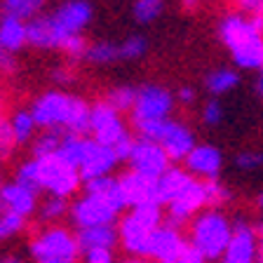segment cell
I'll return each instance as SVG.
<instances>
[{"label":"cell","mask_w":263,"mask_h":263,"mask_svg":"<svg viewBox=\"0 0 263 263\" xmlns=\"http://www.w3.org/2000/svg\"><path fill=\"white\" fill-rule=\"evenodd\" d=\"M219 38L240 68L263 71V33L254 28L249 16L230 12L219 24Z\"/></svg>","instance_id":"1"},{"label":"cell","mask_w":263,"mask_h":263,"mask_svg":"<svg viewBox=\"0 0 263 263\" xmlns=\"http://www.w3.org/2000/svg\"><path fill=\"white\" fill-rule=\"evenodd\" d=\"M162 223V204L151 202L141 207H132L120 221V245L134 258H148V245L153 233Z\"/></svg>","instance_id":"2"},{"label":"cell","mask_w":263,"mask_h":263,"mask_svg":"<svg viewBox=\"0 0 263 263\" xmlns=\"http://www.w3.org/2000/svg\"><path fill=\"white\" fill-rule=\"evenodd\" d=\"M233 240V223L228 216L216 209L200 214L191 226V247L204 256V261H216L223 258Z\"/></svg>","instance_id":"3"},{"label":"cell","mask_w":263,"mask_h":263,"mask_svg":"<svg viewBox=\"0 0 263 263\" xmlns=\"http://www.w3.org/2000/svg\"><path fill=\"white\" fill-rule=\"evenodd\" d=\"M92 139L101 146L113 148L118 160H129L137 139L127 132L120 113L108 101H97L92 106Z\"/></svg>","instance_id":"4"},{"label":"cell","mask_w":263,"mask_h":263,"mask_svg":"<svg viewBox=\"0 0 263 263\" xmlns=\"http://www.w3.org/2000/svg\"><path fill=\"white\" fill-rule=\"evenodd\" d=\"M31 256L35 263H78L80 245L71 230L52 226L33 237Z\"/></svg>","instance_id":"5"},{"label":"cell","mask_w":263,"mask_h":263,"mask_svg":"<svg viewBox=\"0 0 263 263\" xmlns=\"http://www.w3.org/2000/svg\"><path fill=\"white\" fill-rule=\"evenodd\" d=\"M38 164V176L40 186L49 193L52 197H68L80 188V170H76L73 164H68L59 155H45V158H33Z\"/></svg>","instance_id":"6"},{"label":"cell","mask_w":263,"mask_h":263,"mask_svg":"<svg viewBox=\"0 0 263 263\" xmlns=\"http://www.w3.org/2000/svg\"><path fill=\"white\" fill-rule=\"evenodd\" d=\"M172 108H174V97L170 89L160 85H143L137 92V104L132 108V125L170 120Z\"/></svg>","instance_id":"7"},{"label":"cell","mask_w":263,"mask_h":263,"mask_svg":"<svg viewBox=\"0 0 263 263\" xmlns=\"http://www.w3.org/2000/svg\"><path fill=\"white\" fill-rule=\"evenodd\" d=\"M71 106H73V97L64 92H45L43 97L35 99L31 113L35 118V125L47 129H61L66 132V122L71 115Z\"/></svg>","instance_id":"8"},{"label":"cell","mask_w":263,"mask_h":263,"mask_svg":"<svg viewBox=\"0 0 263 263\" xmlns=\"http://www.w3.org/2000/svg\"><path fill=\"white\" fill-rule=\"evenodd\" d=\"M129 170L139 172V174H146L151 179H160L162 174H167L172 167V160L167 158V153L162 151V146L155 141H148V139H137L134 143V151L129 155Z\"/></svg>","instance_id":"9"},{"label":"cell","mask_w":263,"mask_h":263,"mask_svg":"<svg viewBox=\"0 0 263 263\" xmlns=\"http://www.w3.org/2000/svg\"><path fill=\"white\" fill-rule=\"evenodd\" d=\"M221 263H258V233L252 223L245 219L233 223V240Z\"/></svg>","instance_id":"10"},{"label":"cell","mask_w":263,"mask_h":263,"mask_svg":"<svg viewBox=\"0 0 263 263\" xmlns=\"http://www.w3.org/2000/svg\"><path fill=\"white\" fill-rule=\"evenodd\" d=\"M209 204L207 197V188H204V181H193L186 191L176 197L174 202L167 207V226L172 228H181L183 223L193 219V214L200 212V209Z\"/></svg>","instance_id":"11"},{"label":"cell","mask_w":263,"mask_h":263,"mask_svg":"<svg viewBox=\"0 0 263 263\" xmlns=\"http://www.w3.org/2000/svg\"><path fill=\"white\" fill-rule=\"evenodd\" d=\"M118 219V212L110 209L104 200L94 195H85L71 204V221L80 228H92V226H113Z\"/></svg>","instance_id":"12"},{"label":"cell","mask_w":263,"mask_h":263,"mask_svg":"<svg viewBox=\"0 0 263 263\" xmlns=\"http://www.w3.org/2000/svg\"><path fill=\"white\" fill-rule=\"evenodd\" d=\"M188 247H191V242H186V237L179 233V228H172V226L164 223L151 237L148 258H155L158 263H172L186 252Z\"/></svg>","instance_id":"13"},{"label":"cell","mask_w":263,"mask_h":263,"mask_svg":"<svg viewBox=\"0 0 263 263\" xmlns=\"http://www.w3.org/2000/svg\"><path fill=\"white\" fill-rule=\"evenodd\" d=\"M120 160L113 153V148L101 146L94 139H87L85 155H82V162H80V176L85 183L92 179H99V176H110V172H113V167Z\"/></svg>","instance_id":"14"},{"label":"cell","mask_w":263,"mask_h":263,"mask_svg":"<svg viewBox=\"0 0 263 263\" xmlns=\"http://www.w3.org/2000/svg\"><path fill=\"white\" fill-rule=\"evenodd\" d=\"M158 143L162 146V151L167 153V158L172 162H179V160H186L193 153V148L197 146L193 132L188 129L183 122L179 120H167L160 132Z\"/></svg>","instance_id":"15"},{"label":"cell","mask_w":263,"mask_h":263,"mask_svg":"<svg viewBox=\"0 0 263 263\" xmlns=\"http://www.w3.org/2000/svg\"><path fill=\"white\" fill-rule=\"evenodd\" d=\"M52 19H54L57 28L61 31L64 38L80 35V31L92 19V5L87 0H68V3H64L61 7H57L52 12Z\"/></svg>","instance_id":"16"},{"label":"cell","mask_w":263,"mask_h":263,"mask_svg":"<svg viewBox=\"0 0 263 263\" xmlns=\"http://www.w3.org/2000/svg\"><path fill=\"white\" fill-rule=\"evenodd\" d=\"M120 186L125 191L129 207H141V204L158 202V179H151L146 174H139V172L129 170L120 176Z\"/></svg>","instance_id":"17"},{"label":"cell","mask_w":263,"mask_h":263,"mask_svg":"<svg viewBox=\"0 0 263 263\" xmlns=\"http://www.w3.org/2000/svg\"><path fill=\"white\" fill-rule=\"evenodd\" d=\"M221 164H223V155L219 148L212 143H197L186 158V172H191L193 176H202V181L219 179Z\"/></svg>","instance_id":"18"},{"label":"cell","mask_w":263,"mask_h":263,"mask_svg":"<svg viewBox=\"0 0 263 263\" xmlns=\"http://www.w3.org/2000/svg\"><path fill=\"white\" fill-rule=\"evenodd\" d=\"M26 33H28V43L40 49H54V47L61 49V45H64V40H66L64 35H61V31L57 28L52 14H40V16H35L33 22H28Z\"/></svg>","instance_id":"19"},{"label":"cell","mask_w":263,"mask_h":263,"mask_svg":"<svg viewBox=\"0 0 263 263\" xmlns=\"http://www.w3.org/2000/svg\"><path fill=\"white\" fill-rule=\"evenodd\" d=\"M85 193L87 195H94L99 200H104L110 209L120 214L122 209H127V197H125V191L120 186V179H113V176H99V179H92L85 183Z\"/></svg>","instance_id":"20"},{"label":"cell","mask_w":263,"mask_h":263,"mask_svg":"<svg viewBox=\"0 0 263 263\" xmlns=\"http://www.w3.org/2000/svg\"><path fill=\"white\" fill-rule=\"evenodd\" d=\"M193 181H195V176H193L191 172L179 170V167H170V172L158 179V202L170 207L176 197L191 186Z\"/></svg>","instance_id":"21"},{"label":"cell","mask_w":263,"mask_h":263,"mask_svg":"<svg viewBox=\"0 0 263 263\" xmlns=\"http://www.w3.org/2000/svg\"><path fill=\"white\" fill-rule=\"evenodd\" d=\"M78 245L80 252H92V249H113L115 242H120V233L115 226H92V228L78 230Z\"/></svg>","instance_id":"22"},{"label":"cell","mask_w":263,"mask_h":263,"mask_svg":"<svg viewBox=\"0 0 263 263\" xmlns=\"http://www.w3.org/2000/svg\"><path fill=\"white\" fill-rule=\"evenodd\" d=\"M3 204H5V212L19 214L26 219L28 214L35 212V204H38V195L31 193L28 188L19 186L16 181L3 186Z\"/></svg>","instance_id":"23"},{"label":"cell","mask_w":263,"mask_h":263,"mask_svg":"<svg viewBox=\"0 0 263 263\" xmlns=\"http://www.w3.org/2000/svg\"><path fill=\"white\" fill-rule=\"evenodd\" d=\"M28 43V33H26V22L16 19V16L3 14L0 16V45L5 52L14 54L24 45Z\"/></svg>","instance_id":"24"},{"label":"cell","mask_w":263,"mask_h":263,"mask_svg":"<svg viewBox=\"0 0 263 263\" xmlns=\"http://www.w3.org/2000/svg\"><path fill=\"white\" fill-rule=\"evenodd\" d=\"M87 132H92V106L80 97H73L71 115L66 122V134H76V137H85Z\"/></svg>","instance_id":"25"},{"label":"cell","mask_w":263,"mask_h":263,"mask_svg":"<svg viewBox=\"0 0 263 263\" xmlns=\"http://www.w3.org/2000/svg\"><path fill=\"white\" fill-rule=\"evenodd\" d=\"M240 76L230 68H216V71H209L204 76V87L214 94V97H221V94L230 92L233 87H237Z\"/></svg>","instance_id":"26"},{"label":"cell","mask_w":263,"mask_h":263,"mask_svg":"<svg viewBox=\"0 0 263 263\" xmlns=\"http://www.w3.org/2000/svg\"><path fill=\"white\" fill-rule=\"evenodd\" d=\"M45 3L47 0H3V10H5V14L16 16L22 22H33L35 16H40Z\"/></svg>","instance_id":"27"},{"label":"cell","mask_w":263,"mask_h":263,"mask_svg":"<svg viewBox=\"0 0 263 263\" xmlns=\"http://www.w3.org/2000/svg\"><path fill=\"white\" fill-rule=\"evenodd\" d=\"M85 143H87V139H85V137L64 134V139H61V146H59V151H57V155H59V158H64L68 164H73L76 170H80L82 155H85Z\"/></svg>","instance_id":"28"},{"label":"cell","mask_w":263,"mask_h":263,"mask_svg":"<svg viewBox=\"0 0 263 263\" xmlns=\"http://www.w3.org/2000/svg\"><path fill=\"white\" fill-rule=\"evenodd\" d=\"M64 132L61 129H47L43 132L35 141H33V158H45V155H54L61 146Z\"/></svg>","instance_id":"29"},{"label":"cell","mask_w":263,"mask_h":263,"mask_svg":"<svg viewBox=\"0 0 263 263\" xmlns=\"http://www.w3.org/2000/svg\"><path fill=\"white\" fill-rule=\"evenodd\" d=\"M137 92L139 89L129 87V85H120V87L110 89L108 97H106V101H108L118 113H122V110H132L134 104H137Z\"/></svg>","instance_id":"30"},{"label":"cell","mask_w":263,"mask_h":263,"mask_svg":"<svg viewBox=\"0 0 263 263\" xmlns=\"http://www.w3.org/2000/svg\"><path fill=\"white\" fill-rule=\"evenodd\" d=\"M12 129H14V137H16V143H24L33 137V129H35V118H33L31 110H14L12 115Z\"/></svg>","instance_id":"31"},{"label":"cell","mask_w":263,"mask_h":263,"mask_svg":"<svg viewBox=\"0 0 263 263\" xmlns=\"http://www.w3.org/2000/svg\"><path fill=\"white\" fill-rule=\"evenodd\" d=\"M164 10V0H134L132 14L139 24H151L155 22Z\"/></svg>","instance_id":"32"},{"label":"cell","mask_w":263,"mask_h":263,"mask_svg":"<svg viewBox=\"0 0 263 263\" xmlns=\"http://www.w3.org/2000/svg\"><path fill=\"white\" fill-rule=\"evenodd\" d=\"M85 59L94 61V64H110V61H120V45L94 43V45H89L87 57H85Z\"/></svg>","instance_id":"33"},{"label":"cell","mask_w":263,"mask_h":263,"mask_svg":"<svg viewBox=\"0 0 263 263\" xmlns=\"http://www.w3.org/2000/svg\"><path fill=\"white\" fill-rule=\"evenodd\" d=\"M14 181L19 183V186L28 188L31 193H35L38 195L40 191H43V186H40V176H38V164H35V160H28V162H24L19 170H16V176Z\"/></svg>","instance_id":"34"},{"label":"cell","mask_w":263,"mask_h":263,"mask_svg":"<svg viewBox=\"0 0 263 263\" xmlns=\"http://www.w3.org/2000/svg\"><path fill=\"white\" fill-rule=\"evenodd\" d=\"M148 52V40L143 35H129L120 43V61H134L141 59Z\"/></svg>","instance_id":"35"},{"label":"cell","mask_w":263,"mask_h":263,"mask_svg":"<svg viewBox=\"0 0 263 263\" xmlns=\"http://www.w3.org/2000/svg\"><path fill=\"white\" fill-rule=\"evenodd\" d=\"M22 228H24V216L12 214V212L0 214V240H7V237L16 235Z\"/></svg>","instance_id":"36"},{"label":"cell","mask_w":263,"mask_h":263,"mask_svg":"<svg viewBox=\"0 0 263 263\" xmlns=\"http://www.w3.org/2000/svg\"><path fill=\"white\" fill-rule=\"evenodd\" d=\"M66 214V200L64 197H49L40 204V219L43 221H57Z\"/></svg>","instance_id":"37"},{"label":"cell","mask_w":263,"mask_h":263,"mask_svg":"<svg viewBox=\"0 0 263 263\" xmlns=\"http://www.w3.org/2000/svg\"><path fill=\"white\" fill-rule=\"evenodd\" d=\"M204 188H207V197L209 204H223L230 200V191L221 183L219 179H207L204 181Z\"/></svg>","instance_id":"38"},{"label":"cell","mask_w":263,"mask_h":263,"mask_svg":"<svg viewBox=\"0 0 263 263\" xmlns=\"http://www.w3.org/2000/svg\"><path fill=\"white\" fill-rule=\"evenodd\" d=\"M61 49H64V52L71 57V59H82V57H87L89 45H87V40L82 38V35H71V38L64 40Z\"/></svg>","instance_id":"39"},{"label":"cell","mask_w":263,"mask_h":263,"mask_svg":"<svg viewBox=\"0 0 263 263\" xmlns=\"http://www.w3.org/2000/svg\"><path fill=\"white\" fill-rule=\"evenodd\" d=\"M16 143L14 137V129H12V122L10 120H0V158H7L12 153V148Z\"/></svg>","instance_id":"40"},{"label":"cell","mask_w":263,"mask_h":263,"mask_svg":"<svg viewBox=\"0 0 263 263\" xmlns=\"http://www.w3.org/2000/svg\"><path fill=\"white\" fill-rule=\"evenodd\" d=\"M202 120L204 125H219L221 120H223V106L216 101V99H212V101H207L202 108Z\"/></svg>","instance_id":"41"},{"label":"cell","mask_w":263,"mask_h":263,"mask_svg":"<svg viewBox=\"0 0 263 263\" xmlns=\"http://www.w3.org/2000/svg\"><path fill=\"white\" fill-rule=\"evenodd\" d=\"M261 164L263 153H258V151H245V153L235 155V167H240V170H256Z\"/></svg>","instance_id":"42"},{"label":"cell","mask_w":263,"mask_h":263,"mask_svg":"<svg viewBox=\"0 0 263 263\" xmlns=\"http://www.w3.org/2000/svg\"><path fill=\"white\" fill-rule=\"evenodd\" d=\"M85 263H115L113 249H92V252H85Z\"/></svg>","instance_id":"43"},{"label":"cell","mask_w":263,"mask_h":263,"mask_svg":"<svg viewBox=\"0 0 263 263\" xmlns=\"http://www.w3.org/2000/svg\"><path fill=\"white\" fill-rule=\"evenodd\" d=\"M235 5L240 12L252 16H263V0H235Z\"/></svg>","instance_id":"44"},{"label":"cell","mask_w":263,"mask_h":263,"mask_svg":"<svg viewBox=\"0 0 263 263\" xmlns=\"http://www.w3.org/2000/svg\"><path fill=\"white\" fill-rule=\"evenodd\" d=\"M0 71H3V73H14V71H16V59H14V54L5 52V49H3V45H0Z\"/></svg>","instance_id":"45"},{"label":"cell","mask_w":263,"mask_h":263,"mask_svg":"<svg viewBox=\"0 0 263 263\" xmlns=\"http://www.w3.org/2000/svg\"><path fill=\"white\" fill-rule=\"evenodd\" d=\"M172 263H204V256L197 249H193V247H188L186 252L181 254L176 261H172Z\"/></svg>","instance_id":"46"},{"label":"cell","mask_w":263,"mask_h":263,"mask_svg":"<svg viewBox=\"0 0 263 263\" xmlns=\"http://www.w3.org/2000/svg\"><path fill=\"white\" fill-rule=\"evenodd\" d=\"M176 97H179L181 104H193V101H195V89L193 87H181Z\"/></svg>","instance_id":"47"},{"label":"cell","mask_w":263,"mask_h":263,"mask_svg":"<svg viewBox=\"0 0 263 263\" xmlns=\"http://www.w3.org/2000/svg\"><path fill=\"white\" fill-rule=\"evenodd\" d=\"M52 78H54V80H59V82H68V80H71L68 71H64V68H57V71L52 73Z\"/></svg>","instance_id":"48"},{"label":"cell","mask_w":263,"mask_h":263,"mask_svg":"<svg viewBox=\"0 0 263 263\" xmlns=\"http://www.w3.org/2000/svg\"><path fill=\"white\" fill-rule=\"evenodd\" d=\"M256 94L263 99V71L258 73V78H256Z\"/></svg>","instance_id":"49"},{"label":"cell","mask_w":263,"mask_h":263,"mask_svg":"<svg viewBox=\"0 0 263 263\" xmlns=\"http://www.w3.org/2000/svg\"><path fill=\"white\" fill-rule=\"evenodd\" d=\"M197 3H200V0H181V5L186 7V10H195Z\"/></svg>","instance_id":"50"},{"label":"cell","mask_w":263,"mask_h":263,"mask_svg":"<svg viewBox=\"0 0 263 263\" xmlns=\"http://www.w3.org/2000/svg\"><path fill=\"white\" fill-rule=\"evenodd\" d=\"M0 263H24V261H19L14 256H5V258H0Z\"/></svg>","instance_id":"51"},{"label":"cell","mask_w":263,"mask_h":263,"mask_svg":"<svg viewBox=\"0 0 263 263\" xmlns=\"http://www.w3.org/2000/svg\"><path fill=\"white\" fill-rule=\"evenodd\" d=\"M122 263H148V261H143V258H127V261H122Z\"/></svg>","instance_id":"52"},{"label":"cell","mask_w":263,"mask_h":263,"mask_svg":"<svg viewBox=\"0 0 263 263\" xmlns=\"http://www.w3.org/2000/svg\"><path fill=\"white\" fill-rule=\"evenodd\" d=\"M258 263H263V240H261V247H258Z\"/></svg>","instance_id":"53"},{"label":"cell","mask_w":263,"mask_h":263,"mask_svg":"<svg viewBox=\"0 0 263 263\" xmlns=\"http://www.w3.org/2000/svg\"><path fill=\"white\" fill-rule=\"evenodd\" d=\"M256 233H258V237H261V240H263V221L256 226Z\"/></svg>","instance_id":"54"},{"label":"cell","mask_w":263,"mask_h":263,"mask_svg":"<svg viewBox=\"0 0 263 263\" xmlns=\"http://www.w3.org/2000/svg\"><path fill=\"white\" fill-rule=\"evenodd\" d=\"M0 209H5V204H3V183H0Z\"/></svg>","instance_id":"55"},{"label":"cell","mask_w":263,"mask_h":263,"mask_svg":"<svg viewBox=\"0 0 263 263\" xmlns=\"http://www.w3.org/2000/svg\"><path fill=\"white\" fill-rule=\"evenodd\" d=\"M258 207H261V214H263V193L258 195Z\"/></svg>","instance_id":"56"},{"label":"cell","mask_w":263,"mask_h":263,"mask_svg":"<svg viewBox=\"0 0 263 263\" xmlns=\"http://www.w3.org/2000/svg\"><path fill=\"white\" fill-rule=\"evenodd\" d=\"M0 120H3V113H0Z\"/></svg>","instance_id":"57"}]
</instances>
